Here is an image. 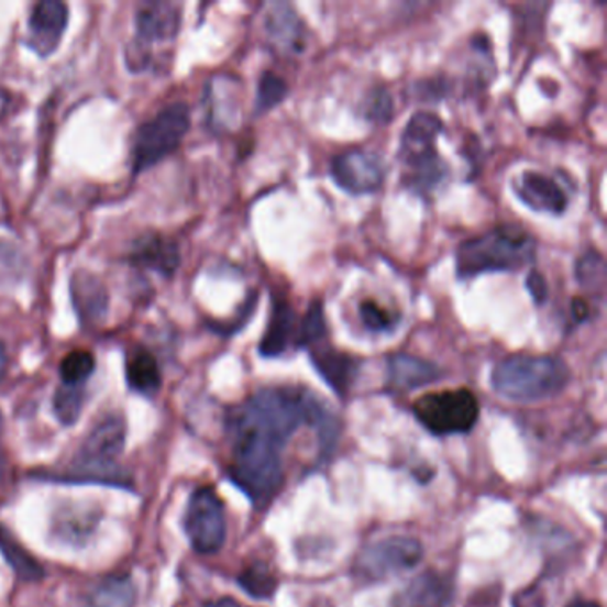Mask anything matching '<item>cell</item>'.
Wrapping results in <instances>:
<instances>
[{
    "label": "cell",
    "mask_w": 607,
    "mask_h": 607,
    "mask_svg": "<svg viewBox=\"0 0 607 607\" xmlns=\"http://www.w3.org/2000/svg\"><path fill=\"white\" fill-rule=\"evenodd\" d=\"M301 426H312L321 453L335 442L336 424L318 397L299 388H264L230 416L229 476L257 508H266L284 483L282 453Z\"/></svg>",
    "instance_id": "1"
},
{
    "label": "cell",
    "mask_w": 607,
    "mask_h": 607,
    "mask_svg": "<svg viewBox=\"0 0 607 607\" xmlns=\"http://www.w3.org/2000/svg\"><path fill=\"white\" fill-rule=\"evenodd\" d=\"M571 371L556 356L514 355L500 360L492 373V387L509 401L534 402L565 390Z\"/></svg>",
    "instance_id": "2"
},
{
    "label": "cell",
    "mask_w": 607,
    "mask_h": 607,
    "mask_svg": "<svg viewBox=\"0 0 607 607\" xmlns=\"http://www.w3.org/2000/svg\"><path fill=\"white\" fill-rule=\"evenodd\" d=\"M537 255L534 239L519 227H497L468 239L456 253L460 278H474L483 273L517 272Z\"/></svg>",
    "instance_id": "3"
},
{
    "label": "cell",
    "mask_w": 607,
    "mask_h": 607,
    "mask_svg": "<svg viewBox=\"0 0 607 607\" xmlns=\"http://www.w3.org/2000/svg\"><path fill=\"white\" fill-rule=\"evenodd\" d=\"M126 424L122 416H109L86 437L77 459L63 482L103 483L131 488V477L118 467L117 459L125 448Z\"/></svg>",
    "instance_id": "4"
},
{
    "label": "cell",
    "mask_w": 607,
    "mask_h": 607,
    "mask_svg": "<svg viewBox=\"0 0 607 607\" xmlns=\"http://www.w3.org/2000/svg\"><path fill=\"white\" fill-rule=\"evenodd\" d=\"M444 123L431 112H417L401 136V161L407 168L405 183L411 191L426 195L448 175V166L434 150Z\"/></svg>",
    "instance_id": "5"
},
{
    "label": "cell",
    "mask_w": 607,
    "mask_h": 607,
    "mask_svg": "<svg viewBox=\"0 0 607 607\" xmlns=\"http://www.w3.org/2000/svg\"><path fill=\"white\" fill-rule=\"evenodd\" d=\"M191 126V114L186 103H169L152 120L137 129L132 145V169L141 174L174 154Z\"/></svg>",
    "instance_id": "6"
},
{
    "label": "cell",
    "mask_w": 607,
    "mask_h": 607,
    "mask_svg": "<svg viewBox=\"0 0 607 607\" xmlns=\"http://www.w3.org/2000/svg\"><path fill=\"white\" fill-rule=\"evenodd\" d=\"M417 421L437 437L463 434L476 426L479 402L468 388L424 394L413 402Z\"/></svg>",
    "instance_id": "7"
},
{
    "label": "cell",
    "mask_w": 607,
    "mask_h": 607,
    "mask_svg": "<svg viewBox=\"0 0 607 607\" xmlns=\"http://www.w3.org/2000/svg\"><path fill=\"white\" fill-rule=\"evenodd\" d=\"M424 556L422 543L411 537H388L365 547L355 561V574L365 583L411 571Z\"/></svg>",
    "instance_id": "8"
},
{
    "label": "cell",
    "mask_w": 607,
    "mask_h": 607,
    "mask_svg": "<svg viewBox=\"0 0 607 607\" xmlns=\"http://www.w3.org/2000/svg\"><path fill=\"white\" fill-rule=\"evenodd\" d=\"M187 538L200 554H216L227 540L223 500L211 486H201L187 503L184 519Z\"/></svg>",
    "instance_id": "9"
},
{
    "label": "cell",
    "mask_w": 607,
    "mask_h": 607,
    "mask_svg": "<svg viewBox=\"0 0 607 607\" xmlns=\"http://www.w3.org/2000/svg\"><path fill=\"white\" fill-rule=\"evenodd\" d=\"M180 27V11L172 2H145L136 14V37L126 52V65L141 71L150 62V47L155 42H172Z\"/></svg>",
    "instance_id": "10"
},
{
    "label": "cell",
    "mask_w": 607,
    "mask_h": 607,
    "mask_svg": "<svg viewBox=\"0 0 607 607\" xmlns=\"http://www.w3.org/2000/svg\"><path fill=\"white\" fill-rule=\"evenodd\" d=\"M384 161L369 150H347L332 161V177L336 186L351 195H369L384 184Z\"/></svg>",
    "instance_id": "11"
},
{
    "label": "cell",
    "mask_w": 607,
    "mask_h": 607,
    "mask_svg": "<svg viewBox=\"0 0 607 607\" xmlns=\"http://www.w3.org/2000/svg\"><path fill=\"white\" fill-rule=\"evenodd\" d=\"M68 25V5L59 0L37 2L29 19V47L37 56L48 57L62 43Z\"/></svg>",
    "instance_id": "12"
},
{
    "label": "cell",
    "mask_w": 607,
    "mask_h": 607,
    "mask_svg": "<svg viewBox=\"0 0 607 607\" xmlns=\"http://www.w3.org/2000/svg\"><path fill=\"white\" fill-rule=\"evenodd\" d=\"M514 191L531 211L561 216L569 209V197L551 177L538 172H523L514 184Z\"/></svg>",
    "instance_id": "13"
},
{
    "label": "cell",
    "mask_w": 607,
    "mask_h": 607,
    "mask_svg": "<svg viewBox=\"0 0 607 607\" xmlns=\"http://www.w3.org/2000/svg\"><path fill=\"white\" fill-rule=\"evenodd\" d=\"M131 262L145 269H154L164 276H172L180 264L178 246L172 239L157 232H146L134 241L131 250Z\"/></svg>",
    "instance_id": "14"
},
{
    "label": "cell",
    "mask_w": 607,
    "mask_h": 607,
    "mask_svg": "<svg viewBox=\"0 0 607 607\" xmlns=\"http://www.w3.org/2000/svg\"><path fill=\"white\" fill-rule=\"evenodd\" d=\"M71 301L79 318L86 324H100L109 310L108 289L97 276L77 272L70 282Z\"/></svg>",
    "instance_id": "15"
},
{
    "label": "cell",
    "mask_w": 607,
    "mask_h": 607,
    "mask_svg": "<svg viewBox=\"0 0 607 607\" xmlns=\"http://www.w3.org/2000/svg\"><path fill=\"white\" fill-rule=\"evenodd\" d=\"M267 42L284 54H296L304 48L305 29L289 4H273L264 19Z\"/></svg>",
    "instance_id": "16"
},
{
    "label": "cell",
    "mask_w": 607,
    "mask_h": 607,
    "mask_svg": "<svg viewBox=\"0 0 607 607\" xmlns=\"http://www.w3.org/2000/svg\"><path fill=\"white\" fill-rule=\"evenodd\" d=\"M454 595L453 577L428 571L411 581L405 589L401 607H453Z\"/></svg>",
    "instance_id": "17"
},
{
    "label": "cell",
    "mask_w": 607,
    "mask_h": 607,
    "mask_svg": "<svg viewBox=\"0 0 607 607\" xmlns=\"http://www.w3.org/2000/svg\"><path fill=\"white\" fill-rule=\"evenodd\" d=\"M312 364L319 371L324 382L335 390L344 394L350 390L358 373V360L333 347H318L312 351Z\"/></svg>",
    "instance_id": "18"
},
{
    "label": "cell",
    "mask_w": 607,
    "mask_h": 607,
    "mask_svg": "<svg viewBox=\"0 0 607 607\" xmlns=\"http://www.w3.org/2000/svg\"><path fill=\"white\" fill-rule=\"evenodd\" d=\"M437 365L411 355H394L388 360V379L397 390H416L440 379Z\"/></svg>",
    "instance_id": "19"
},
{
    "label": "cell",
    "mask_w": 607,
    "mask_h": 607,
    "mask_svg": "<svg viewBox=\"0 0 607 607\" xmlns=\"http://www.w3.org/2000/svg\"><path fill=\"white\" fill-rule=\"evenodd\" d=\"M296 333L298 328H296L295 310L290 309V305L284 299H275L272 319L258 346L261 355L273 358L286 353L290 342H296Z\"/></svg>",
    "instance_id": "20"
},
{
    "label": "cell",
    "mask_w": 607,
    "mask_h": 607,
    "mask_svg": "<svg viewBox=\"0 0 607 607\" xmlns=\"http://www.w3.org/2000/svg\"><path fill=\"white\" fill-rule=\"evenodd\" d=\"M126 384L134 393L143 396H154L159 393L161 378L159 364L155 356L145 347H137L126 356L125 364Z\"/></svg>",
    "instance_id": "21"
},
{
    "label": "cell",
    "mask_w": 607,
    "mask_h": 607,
    "mask_svg": "<svg viewBox=\"0 0 607 607\" xmlns=\"http://www.w3.org/2000/svg\"><path fill=\"white\" fill-rule=\"evenodd\" d=\"M0 554L8 561V565L13 569L19 580L25 581V583H36V581L43 580V575H45L43 566L4 526H0Z\"/></svg>",
    "instance_id": "22"
},
{
    "label": "cell",
    "mask_w": 607,
    "mask_h": 607,
    "mask_svg": "<svg viewBox=\"0 0 607 607\" xmlns=\"http://www.w3.org/2000/svg\"><path fill=\"white\" fill-rule=\"evenodd\" d=\"M134 603L136 588L126 575H112L103 580L88 595V607H132Z\"/></svg>",
    "instance_id": "23"
},
{
    "label": "cell",
    "mask_w": 607,
    "mask_h": 607,
    "mask_svg": "<svg viewBox=\"0 0 607 607\" xmlns=\"http://www.w3.org/2000/svg\"><path fill=\"white\" fill-rule=\"evenodd\" d=\"M97 519L99 517L91 511H79V509L62 511L54 520V531L63 542L82 543L97 528V522H99Z\"/></svg>",
    "instance_id": "24"
},
{
    "label": "cell",
    "mask_w": 607,
    "mask_h": 607,
    "mask_svg": "<svg viewBox=\"0 0 607 607\" xmlns=\"http://www.w3.org/2000/svg\"><path fill=\"white\" fill-rule=\"evenodd\" d=\"M238 583L250 597L258 598V600L273 597L278 588V581L264 563H253V565L246 566L239 574Z\"/></svg>",
    "instance_id": "25"
},
{
    "label": "cell",
    "mask_w": 607,
    "mask_h": 607,
    "mask_svg": "<svg viewBox=\"0 0 607 607\" xmlns=\"http://www.w3.org/2000/svg\"><path fill=\"white\" fill-rule=\"evenodd\" d=\"M85 405V385H65L54 396V411L59 422L71 426L77 422Z\"/></svg>",
    "instance_id": "26"
},
{
    "label": "cell",
    "mask_w": 607,
    "mask_h": 607,
    "mask_svg": "<svg viewBox=\"0 0 607 607\" xmlns=\"http://www.w3.org/2000/svg\"><path fill=\"white\" fill-rule=\"evenodd\" d=\"M95 356L86 350H75L63 358L59 365L63 384L85 385L86 379L93 374Z\"/></svg>",
    "instance_id": "27"
},
{
    "label": "cell",
    "mask_w": 607,
    "mask_h": 607,
    "mask_svg": "<svg viewBox=\"0 0 607 607\" xmlns=\"http://www.w3.org/2000/svg\"><path fill=\"white\" fill-rule=\"evenodd\" d=\"M324 336H327L324 310H322V305L316 301L305 313L304 321L299 322L295 344L296 346H313V344H319Z\"/></svg>",
    "instance_id": "28"
},
{
    "label": "cell",
    "mask_w": 607,
    "mask_h": 607,
    "mask_svg": "<svg viewBox=\"0 0 607 607\" xmlns=\"http://www.w3.org/2000/svg\"><path fill=\"white\" fill-rule=\"evenodd\" d=\"M360 319L369 332H390L399 321V313L385 309L384 305L376 304L373 299H365L360 304Z\"/></svg>",
    "instance_id": "29"
},
{
    "label": "cell",
    "mask_w": 607,
    "mask_h": 607,
    "mask_svg": "<svg viewBox=\"0 0 607 607\" xmlns=\"http://www.w3.org/2000/svg\"><path fill=\"white\" fill-rule=\"evenodd\" d=\"M287 91L289 88H287L286 80L272 71H266L258 82L257 112L262 114V112L276 108L282 100L286 99Z\"/></svg>",
    "instance_id": "30"
},
{
    "label": "cell",
    "mask_w": 607,
    "mask_h": 607,
    "mask_svg": "<svg viewBox=\"0 0 607 607\" xmlns=\"http://www.w3.org/2000/svg\"><path fill=\"white\" fill-rule=\"evenodd\" d=\"M604 258L600 253L589 252L577 261L575 278L586 289H600L604 286Z\"/></svg>",
    "instance_id": "31"
},
{
    "label": "cell",
    "mask_w": 607,
    "mask_h": 607,
    "mask_svg": "<svg viewBox=\"0 0 607 607\" xmlns=\"http://www.w3.org/2000/svg\"><path fill=\"white\" fill-rule=\"evenodd\" d=\"M369 106L371 108L367 109V117L374 120V122L384 123L390 118V112H393V100H390V95H388L385 89L376 91V95L371 99Z\"/></svg>",
    "instance_id": "32"
},
{
    "label": "cell",
    "mask_w": 607,
    "mask_h": 607,
    "mask_svg": "<svg viewBox=\"0 0 607 607\" xmlns=\"http://www.w3.org/2000/svg\"><path fill=\"white\" fill-rule=\"evenodd\" d=\"M528 289L538 305L545 304L547 296H549V287H547L545 278L540 273L533 272L528 276Z\"/></svg>",
    "instance_id": "33"
},
{
    "label": "cell",
    "mask_w": 607,
    "mask_h": 607,
    "mask_svg": "<svg viewBox=\"0 0 607 607\" xmlns=\"http://www.w3.org/2000/svg\"><path fill=\"white\" fill-rule=\"evenodd\" d=\"M515 607H545L542 592L538 589H523L515 597Z\"/></svg>",
    "instance_id": "34"
},
{
    "label": "cell",
    "mask_w": 607,
    "mask_h": 607,
    "mask_svg": "<svg viewBox=\"0 0 607 607\" xmlns=\"http://www.w3.org/2000/svg\"><path fill=\"white\" fill-rule=\"evenodd\" d=\"M572 309H574V316L577 321H584V319L588 318L589 307L586 305V301H583V299L575 298Z\"/></svg>",
    "instance_id": "35"
},
{
    "label": "cell",
    "mask_w": 607,
    "mask_h": 607,
    "mask_svg": "<svg viewBox=\"0 0 607 607\" xmlns=\"http://www.w3.org/2000/svg\"><path fill=\"white\" fill-rule=\"evenodd\" d=\"M11 97L4 88H0V120L5 117V112L10 109Z\"/></svg>",
    "instance_id": "36"
},
{
    "label": "cell",
    "mask_w": 607,
    "mask_h": 607,
    "mask_svg": "<svg viewBox=\"0 0 607 607\" xmlns=\"http://www.w3.org/2000/svg\"><path fill=\"white\" fill-rule=\"evenodd\" d=\"M203 607H241V604L238 600H234L232 597L218 598L214 603L206 604Z\"/></svg>",
    "instance_id": "37"
},
{
    "label": "cell",
    "mask_w": 607,
    "mask_h": 607,
    "mask_svg": "<svg viewBox=\"0 0 607 607\" xmlns=\"http://www.w3.org/2000/svg\"><path fill=\"white\" fill-rule=\"evenodd\" d=\"M5 369H8V355L2 344H0V379L4 378Z\"/></svg>",
    "instance_id": "38"
},
{
    "label": "cell",
    "mask_w": 607,
    "mask_h": 607,
    "mask_svg": "<svg viewBox=\"0 0 607 607\" xmlns=\"http://www.w3.org/2000/svg\"><path fill=\"white\" fill-rule=\"evenodd\" d=\"M566 607H600L597 603H592V600H574V603L569 604Z\"/></svg>",
    "instance_id": "39"
}]
</instances>
